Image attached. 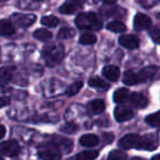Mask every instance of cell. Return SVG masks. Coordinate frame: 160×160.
Returning <instances> with one entry per match:
<instances>
[{
    "label": "cell",
    "mask_w": 160,
    "mask_h": 160,
    "mask_svg": "<svg viewBox=\"0 0 160 160\" xmlns=\"http://www.w3.org/2000/svg\"><path fill=\"white\" fill-rule=\"evenodd\" d=\"M77 129H78V126L76 124H73V123L67 124V125H65V126L62 127V133H66V134L75 133Z\"/></svg>",
    "instance_id": "d6a6232c"
},
{
    "label": "cell",
    "mask_w": 160,
    "mask_h": 160,
    "mask_svg": "<svg viewBox=\"0 0 160 160\" xmlns=\"http://www.w3.org/2000/svg\"><path fill=\"white\" fill-rule=\"evenodd\" d=\"M116 0H103V2L107 3V5H112V3L115 2Z\"/></svg>",
    "instance_id": "d590c367"
},
{
    "label": "cell",
    "mask_w": 160,
    "mask_h": 160,
    "mask_svg": "<svg viewBox=\"0 0 160 160\" xmlns=\"http://www.w3.org/2000/svg\"><path fill=\"white\" fill-rule=\"evenodd\" d=\"M99 156V151L94 150H87L80 152L79 155L76 156L77 160H94Z\"/></svg>",
    "instance_id": "7402d4cb"
},
{
    "label": "cell",
    "mask_w": 160,
    "mask_h": 160,
    "mask_svg": "<svg viewBox=\"0 0 160 160\" xmlns=\"http://www.w3.org/2000/svg\"><path fill=\"white\" fill-rule=\"evenodd\" d=\"M12 19L19 27L28 28L35 22L36 17L34 14H14Z\"/></svg>",
    "instance_id": "30bf717a"
},
{
    "label": "cell",
    "mask_w": 160,
    "mask_h": 160,
    "mask_svg": "<svg viewBox=\"0 0 160 160\" xmlns=\"http://www.w3.org/2000/svg\"><path fill=\"white\" fill-rule=\"evenodd\" d=\"M133 115V110L129 107H126V105H118L114 111V116H115L118 122H126V121L131 120Z\"/></svg>",
    "instance_id": "8992f818"
},
{
    "label": "cell",
    "mask_w": 160,
    "mask_h": 160,
    "mask_svg": "<svg viewBox=\"0 0 160 160\" xmlns=\"http://www.w3.org/2000/svg\"><path fill=\"white\" fill-rule=\"evenodd\" d=\"M129 92L127 89L125 88H120L118 89L113 94V100L115 101L116 103H124L126 102L127 100L129 99Z\"/></svg>",
    "instance_id": "ac0fdd59"
},
{
    "label": "cell",
    "mask_w": 160,
    "mask_h": 160,
    "mask_svg": "<svg viewBox=\"0 0 160 160\" xmlns=\"http://www.w3.org/2000/svg\"><path fill=\"white\" fill-rule=\"evenodd\" d=\"M76 24L81 30H92L98 31L102 29V21L98 18V16L92 12L81 13L76 18Z\"/></svg>",
    "instance_id": "7a4b0ae2"
},
{
    "label": "cell",
    "mask_w": 160,
    "mask_h": 160,
    "mask_svg": "<svg viewBox=\"0 0 160 160\" xmlns=\"http://www.w3.org/2000/svg\"><path fill=\"white\" fill-rule=\"evenodd\" d=\"M151 160H160V153H159V155L153 156V157L151 158Z\"/></svg>",
    "instance_id": "8d00e7d4"
},
{
    "label": "cell",
    "mask_w": 160,
    "mask_h": 160,
    "mask_svg": "<svg viewBox=\"0 0 160 160\" xmlns=\"http://www.w3.org/2000/svg\"><path fill=\"white\" fill-rule=\"evenodd\" d=\"M79 42L85 45H92L97 42V36L91 33H83L82 35L80 36Z\"/></svg>",
    "instance_id": "4316f807"
},
{
    "label": "cell",
    "mask_w": 160,
    "mask_h": 160,
    "mask_svg": "<svg viewBox=\"0 0 160 160\" xmlns=\"http://www.w3.org/2000/svg\"><path fill=\"white\" fill-rule=\"evenodd\" d=\"M129 99H131L132 103H133L136 108H139V109L146 108L147 105H148V99H147V97L144 96L142 93H139V92L132 93Z\"/></svg>",
    "instance_id": "4fadbf2b"
},
{
    "label": "cell",
    "mask_w": 160,
    "mask_h": 160,
    "mask_svg": "<svg viewBox=\"0 0 160 160\" xmlns=\"http://www.w3.org/2000/svg\"><path fill=\"white\" fill-rule=\"evenodd\" d=\"M12 77V73L10 72V70L8 68H1L0 69V80L2 81H8Z\"/></svg>",
    "instance_id": "4dcf8cb0"
},
{
    "label": "cell",
    "mask_w": 160,
    "mask_h": 160,
    "mask_svg": "<svg viewBox=\"0 0 160 160\" xmlns=\"http://www.w3.org/2000/svg\"><path fill=\"white\" fill-rule=\"evenodd\" d=\"M62 151L52 142V144L43 145L38 148V156L43 160H60Z\"/></svg>",
    "instance_id": "3957f363"
},
{
    "label": "cell",
    "mask_w": 160,
    "mask_h": 160,
    "mask_svg": "<svg viewBox=\"0 0 160 160\" xmlns=\"http://www.w3.org/2000/svg\"><path fill=\"white\" fill-rule=\"evenodd\" d=\"M88 83H89L90 87L96 88V89H101V90H107V89H109V87H110L109 83L105 82L104 80H102L99 77L90 78Z\"/></svg>",
    "instance_id": "ffe728a7"
},
{
    "label": "cell",
    "mask_w": 160,
    "mask_h": 160,
    "mask_svg": "<svg viewBox=\"0 0 160 160\" xmlns=\"http://www.w3.org/2000/svg\"><path fill=\"white\" fill-rule=\"evenodd\" d=\"M79 142H80V144L85 147H93L99 144L100 139H99V137L97 135H93V134H87V135L81 136Z\"/></svg>",
    "instance_id": "2e32d148"
},
{
    "label": "cell",
    "mask_w": 160,
    "mask_h": 160,
    "mask_svg": "<svg viewBox=\"0 0 160 160\" xmlns=\"http://www.w3.org/2000/svg\"><path fill=\"white\" fill-rule=\"evenodd\" d=\"M82 87H83V82H82V81H76V82H73L71 86H69V88L67 89L66 94L68 97L75 96V94H77L78 92L80 91V89H81Z\"/></svg>",
    "instance_id": "484cf974"
},
{
    "label": "cell",
    "mask_w": 160,
    "mask_h": 160,
    "mask_svg": "<svg viewBox=\"0 0 160 160\" xmlns=\"http://www.w3.org/2000/svg\"><path fill=\"white\" fill-rule=\"evenodd\" d=\"M108 160H126V153L121 150H112Z\"/></svg>",
    "instance_id": "f546056e"
},
{
    "label": "cell",
    "mask_w": 160,
    "mask_h": 160,
    "mask_svg": "<svg viewBox=\"0 0 160 160\" xmlns=\"http://www.w3.org/2000/svg\"><path fill=\"white\" fill-rule=\"evenodd\" d=\"M107 29L109 31H112V32H124L126 30V27H125L124 23L120 22V21H113V22H110L109 24L107 25Z\"/></svg>",
    "instance_id": "603a6c76"
},
{
    "label": "cell",
    "mask_w": 160,
    "mask_h": 160,
    "mask_svg": "<svg viewBox=\"0 0 160 160\" xmlns=\"http://www.w3.org/2000/svg\"><path fill=\"white\" fill-rule=\"evenodd\" d=\"M131 160H145V159H142V158H139V157H134V158H132Z\"/></svg>",
    "instance_id": "74e56055"
},
{
    "label": "cell",
    "mask_w": 160,
    "mask_h": 160,
    "mask_svg": "<svg viewBox=\"0 0 160 160\" xmlns=\"http://www.w3.org/2000/svg\"><path fill=\"white\" fill-rule=\"evenodd\" d=\"M146 123L153 127L160 126V111H158V112H156V113L150 114V115L147 116Z\"/></svg>",
    "instance_id": "d4e9b609"
},
{
    "label": "cell",
    "mask_w": 160,
    "mask_h": 160,
    "mask_svg": "<svg viewBox=\"0 0 160 160\" xmlns=\"http://www.w3.org/2000/svg\"><path fill=\"white\" fill-rule=\"evenodd\" d=\"M43 58L48 66H56L62 60L65 55L64 46L60 44L47 45L43 49Z\"/></svg>",
    "instance_id": "6da1fadb"
},
{
    "label": "cell",
    "mask_w": 160,
    "mask_h": 160,
    "mask_svg": "<svg viewBox=\"0 0 160 160\" xmlns=\"http://www.w3.org/2000/svg\"><path fill=\"white\" fill-rule=\"evenodd\" d=\"M14 33V27L10 21L1 20L0 21V35L9 36Z\"/></svg>",
    "instance_id": "e0dca14e"
},
{
    "label": "cell",
    "mask_w": 160,
    "mask_h": 160,
    "mask_svg": "<svg viewBox=\"0 0 160 160\" xmlns=\"http://www.w3.org/2000/svg\"><path fill=\"white\" fill-rule=\"evenodd\" d=\"M0 160H3V159H2V157H1V156H0Z\"/></svg>",
    "instance_id": "ab89813d"
},
{
    "label": "cell",
    "mask_w": 160,
    "mask_h": 160,
    "mask_svg": "<svg viewBox=\"0 0 160 160\" xmlns=\"http://www.w3.org/2000/svg\"><path fill=\"white\" fill-rule=\"evenodd\" d=\"M158 71H159V68H157V67H147V68L142 69V70H140L138 72L139 81L140 82H144V81H147V80L153 79Z\"/></svg>",
    "instance_id": "5bb4252c"
},
{
    "label": "cell",
    "mask_w": 160,
    "mask_h": 160,
    "mask_svg": "<svg viewBox=\"0 0 160 160\" xmlns=\"http://www.w3.org/2000/svg\"><path fill=\"white\" fill-rule=\"evenodd\" d=\"M35 1H42V0H35Z\"/></svg>",
    "instance_id": "60d3db41"
},
{
    "label": "cell",
    "mask_w": 160,
    "mask_h": 160,
    "mask_svg": "<svg viewBox=\"0 0 160 160\" xmlns=\"http://www.w3.org/2000/svg\"><path fill=\"white\" fill-rule=\"evenodd\" d=\"M118 42H120V44L122 46L129 49L137 48L139 46V40L135 35H122L120 38V40H118Z\"/></svg>",
    "instance_id": "7c38bea8"
},
{
    "label": "cell",
    "mask_w": 160,
    "mask_h": 160,
    "mask_svg": "<svg viewBox=\"0 0 160 160\" xmlns=\"http://www.w3.org/2000/svg\"><path fill=\"white\" fill-rule=\"evenodd\" d=\"M89 107H90V110H91V112L93 114H101L105 109L104 102H103L102 100H99V99L91 101L90 104H89Z\"/></svg>",
    "instance_id": "44dd1931"
},
{
    "label": "cell",
    "mask_w": 160,
    "mask_h": 160,
    "mask_svg": "<svg viewBox=\"0 0 160 160\" xmlns=\"http://www.w3.org/2000/svg\"><path fill=\"white\" fill-rule=\"evenodd\" d=\"M41 22H42V24L46 25V27H48V28H55L58 25L59 20L54 16H46V17H43Z\"/></svg>",
    "instance_id": "83f0119b"
},
{
    "label": "cell",
    "mask_w": 160,
    "mask_h": 160,
    "mask_svg": "<svg viewBox=\"0 0 160 160\" xmlns=\"http://www.w3.org/2000/svg\"><path fill=\"white\" fill-rule=\"evenodd\" d=\"M53 142L62 152H70L72 149V140L68 139L65 137H59V136H55L53 138Z\"/></svg>",
    "instance_id": "ba28073f"
},
{
    "label": "cell",
    "mask_w": 160,
    "mask_h": 160,
    "mask_svg": "<svg viewBox=\"0 0 160 160\" xmlns=\"http://www.w3.org/2000/svg\"><path fill=\"white\" fill-rule=\"evenodd\" d=\"M6 135V127L3 125H0V139Z\"/></svg>",
    "instance_id": "e575fe53"
},
{
    "label": "cell",
    "mask_w": 160,
    "mask_h": 160,
    "mask_svg": "<svg viewBox=\"0 0 160 160\" xmlns=\"http://www.w3.org/2000/svg\"><path fill=\"white\" fill-rule=\"evenodd\" d=\"M123 81L128 86H133V85H136V83L140 82L138 73L134 72V71H132V70L125 71L124 76H123Z\"/></svg>",
    "instance_id": "d6986e66"
},
{
    "label": "cell",
    "mask_w": 160,
    "mask_h": 160,
    "mask_svg": "<svg viewBox=\"0 0 160 160\" xmlns=\"http://www.w3.org/2000/svg\"><path fill=\"white\" fill-rule=\"evenodd\" d=\"M158 147V136L155 134H147L139 137L136 148L146 149V150H155Z\"/></svg>",
    "instance_id": "277c9868"
},
{
    "label": "cell",
    "mask_w": 160,
    "mask_h": 160,
    "mask_svg": "<svg viewBox=\"0 0 160 160\" xmlns=\"http://www.w3.org/2000/svg\"><path fill=\"white\" fill-rule=\"evenodd\" d=\"M102 73L109 81H116L120 78V69L115 66H105L102 69Z\"/></svg>",
    "instance_id": "9a60e30c"
},
{
    "label": "cell",
    "mask_w": 160,
    "mask_h": 160,
    "mask_svg": "<svg viewBox=\"0 0 160 160\" xmlns=\"http://www.w3.org/2000/svg\"><path fill=\"white\" fill-rule=\"evenodd\" d=\"M9 104V101L7 100V99H3V98H0V109L2 107H5V105Z\"/></svg>",
    "instance_id": "836d02e7"
},
{
    "label": "cell",
    "mask_w": 160,
    "mask_h": 160,
    "mask_svg": "<svg viewBox=\"0 0 160 160\" xmlns=\"http://www.w3.org/2000/svg\"><path fill=\"white\" fill-rule=\"evenodd\" d=\"M159 18H160V13H159Z\"/></svg>",
    "instance_id": "b9f144b4"
},
{
    "label": "cell",
    "mask_w": 160,
    "mask_h": 160,
    "mask_svg": "<svg viewBox=\"0 0 160 160\" xmlns=\"http://www.w3.org/2000/svg\"><path fill=\"white\" fill-rule=\"evenodd\" d=\"M77 1H79V2L82 3V2H85V1H87V0H77Z\"/></svg>",
    "instance_id": "f35d334b"
},
{
    "label": "cell",
    "mask_w": 160,
    "mask_h": 160,
    "mask_svg": "<svg viewBox=\"0 0 160 160\" xmlns=\"http://www.w3.org/2000/svg\"><path fill=\"white\" fill-rule=\"evenodd\" d=\"M52 36H53V34L45 29H38L34 32V38L40 41H48L52 38Z\"/></svg>",
    "instance_id": "cb8c5ba5"
},
{
    "label": "cell",
    "mask_w": 160,
    "mask_h": 160,
    "mask_svg": "<svg viewBox=\"0 0 160 160\" xmlns=\"http://www.w3.org/2000/svg\"><path fill=\"white\" fill-rule=\"evenodd\" d=\"M0 152H2L3 155L8 156V157H14L20 152V147L17 140L10 139L7 142H3L0 144Z\"/></svg>",
    "instance_id": "5b68a950"
},
{
    "label": "cell",
    "mask_w": 160,
    "mask_h": 160,
    "mask_svg": "<svg viewBox=\"0 0 160 160\" xmlns=\"http://www.w3.org/2000/svg\"><path fill=\"white\" fill-rule=\"evenodd\" d=\"M82 3L77 0H66L59 8V12L64 14H72L81 8Z\"/></svg>",
    "instance_id": "52a82bcc"
},
{
    "label": "cell",
    "mask_w": 160,
    "mask_h": 160,
    "mask_svg": "<svg viewBox=\"0 0 160 160\" xmlns=\"http://www.w3.org/2000/svg\"><path fill=\"white\" fill-rule=\"evenodd\" d=\"M140 136L136 135V134H128L125 135L123 138H121L118 145L124 149H131V148H136L139 140Z\"/></svg>",
    "instance_id": "9c48e42d"
},
{
    "label": "cell",
    "mask_w": 160,
    "mask_h": 160,
    "mask_svg": "<svg viewBox=\"0 0 160 160\" xmlns=\"http://www.w3.org/2000/svg\"><path fill=\"white\" fill-rule=\"evenodd\" d=\"M149 34H150L151 38H152L156 43L160 44V29L159 28H152V29L149 31Z\"/></svg>",
    "instance_id": "1f68e13d"
},
{
    "label": "cell",
    "mask_w": 160,
    "mask_h": 160,
    "mask_svg": "<svg viewBox=\"0 0 160 160\" xmlns=\"http://www.w3.org/2000/svg\"><path fill=\"white\" fill-rule=\"evenodd\" d=\"M151 24V20L149 17L144 13H137L134 18V28L138 31L148 29Z\"/></svg>",
    "instance_id": "8fae6325"
},
{
    "label": "cell",
    "mask_w": 160,
    "mask_h": 160,
    "mask_svg": "<svg viewBox=\"0 0 160 160\" xmlns=\"http://www.w3.org/2000/svg\"><path fill=\"white\" fill-rule=\"evenodd\" d=\"M76 34L75 30L70 29V28H64L58 32V38L60 40H67V38H73Z\"/></svg>",
    "instance_id": "f1b7e54d"
}]
</instances>
